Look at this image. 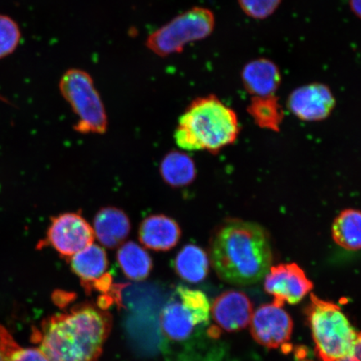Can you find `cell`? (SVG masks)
<instances>
[{
  "label": "cell",
  "instance_id": "1",
  "mask_svg": "<svg viewBox=\"0 0 361 361\" xmlns=\"http://www.w3.org/2000/svg\"><path fill=\"white\" fill-rule=\"evenodd\" d=\"M210 264L220 279L233 286H252L264 279L272 266L270 238L259 224L226 220L210 239Z\"/></svg>",
  "mask_w": 361,
  "mask_h": 361
},
{
  "label": "cell",
  "instance_id": "2",
  "mask_svg": "<svg viewBox=\"0 0 361 361\" xmlns=\"http://www.w3.org/2000/svg\"><path fill=\"white\" fill-rule=\"evenodd\" d=\"M112 327L111 315L92 304L44 320L39 349L49 361H98Z\"/></svg>",
  "mask_w": 361,
  "mask_h": 361
},
{
  "label": "cell",
  "instance_id": "3",
  "mask_svg": "<svg viewBox=\"0 0 361 361\" xmlns=\"http://www.w3.org/2000/svg\"><path fill=\"white\" fill-rule=\"evenodd\" d=\"M240 126L238 116L214 94L193 100L180 116L175 130L177 145L185 151L218 154L235 142Z\"/></svg>",
  "mask_w": 361,
  "mask_h": 361
},
{
  "label": "cell",
  "instance_id": "4",
  "mask_svg": "<svg viewBox=\"0 0 361 361\" xmlns=\"http://www.w3.org/2000/svg\"><path fill=\"white\" fill-rule=\"evenodd\" d=\"M306 314L320 360L335 361L351 353L358 333L340 307L311 295Z\"/></svg>",
  "mask_w": 361,
  "mask_h": 361
},
{
  "label": "cell",
  "instance_id": "5",
  "mask_svg": "<svg viewBox=\"0 0 361 361\" xmlns=\"http://www.w3.org/2000/svg\"><path fill=\"white\" fill-rule=\"evenodd\" d=\"M61 93L78 117L74 126L81 134H105L108 119L105 106L87 71L70 69L60 80Z\"/></svg>",
  "mask_w": 361,
  "mask_h": 361
},
{
  "label": "cell",
  "instance_id": "6",
  "mask_svg": "<svg viewBox=\"0 0 361 361\" xmlns=\"http://www.w3.org/2000/svg\"><path fill=\"white\" fill-rule=\"evenodd\" d=\"M214 27L213 11L193 7L149 35L147 47L160 57L182 53L187 44L209 37Z\"/></svg>",
  "mask_w": 361,
  "mask_h": 361
},
{
  "label": "cell",
  "instance_id": "7",
  "mask_svg": "<svg viewBox=\"0 0 361 361\" xmlns=\"http://www.w3.org/2000/svg\"><path fill=\"white\" fill-rule=\"evenodd\" d=\"M210 313L209 307L175 292L161 312L162 335L169 341H187L196 327L209 322Z\"/></svg>",
  "mask_w": 361,
  "mask_h": 361
},
{
  "label": "cell",
  "instance_id": "8",
  "mask_svg": "<svg viewBox=\"0 0 361 361\" xmlns=\"http://www.w3.org/2000/svg\"><path fill=\"white\" fill-rule=\"evenodd\" d=\"M94 240L93 228L82 215L65 213L51 219L45 241L59 255L70 259L84 248L92 245Z\"/></svg>",
  "mask_w": 361,
  "mask_h": 361
},
{
  "label": "cell",
  "instance_id": "9",
  "mask_svg": "<svg viewBox=\"0 0 361 361\" xmlns=\"http://www.w3.org/2000/svg\"><path fill=\"white\" fill-rule=\"evenodd\" d=\"M313 288L312 281L295 263L271 266L264 277V290L274 297L273 304L279 307L299 303Z\"/></svg>",
  "mask_w": 361,
  "mask_h": 361
},
{
  "label": "cell",
  "instance_id": "10",
  "mask_svg": "<svg viewBox=\"0 0 361 361\" xmlns=\"http://www.w3.org/2000/svg\"><path fill=\"white\" fill-rule=\"evenodd\" d=\"M250 326L255 341L269 349H277L290 341L293 327L290 315L274 304L259 306Z\"/></svg>",
  "mask_w": 361,
  "mask_h": 361
},
{
  "label": "cell",
  "instance_id": "11",
  "mask_svg": "<svg viewBox=\"0 0 361 361\" xmlns=\"http://www.w3.org/2000/svg\"><path fill=\"white\" fill-rule=\"evenodd\" d=\"M288 109L305 121L326 119L336 106V99L327 85L312 83L293 90L288 98Z\"/></svg>",
  "mask_w": 361,
  "mask_h": 361
},
{
  "label": "cell",
  "instance_id": "12",
  "mask_svg": "<svg viewBox=\"0 0 361 361\" xmlns=\"http://www.w3.org/2000/svg\"><path fill=\"white\" fill-rule=\"evenodd\" d=\"M211 314L220 328L228 332H237L250 326L254 305L245 293L231 290L216 298Z\"/></svg>",
  "mask_w": 361,
  "mask_h": 361
},
{
  "label": "cell",
  "instance_id": "13",
  "mask_svg": "<svg viewBox=\"0 0 361 361\" xmlns=\"http://www.w3.org/2000/svg\"><path fill=\"white\" fill-rule=\"evenodd\" d=\"M182 229L173 219L164 214H152L142 220L138 229L139 241L149 250L166 252L178 245Z\"/></svg>",
  "mask_w": 361,
  "mask_h": 361
},
{
  "label": "cell",
  "instance_id": "14",
  "mask_svg": "<svg viewBox=\"0 0 361 361\" xmlns=\"http://www.w3.org/2000/svg\"><path fill=\"white\" fill-rule=\"evenodd\" d=\"M130 221L123 210L115 207H102L94 219V238L103 247L115 248L120 247L129 236Z\"/></svg>",
  "mask_w": 361,
  "mask_h": 361
},
{
  "label": "cell",
  "instance_id": "15",
  "mask_svg": "<svg viewBox=\"0 0 361 361\" xmlns=\"http://www.w3.org/2000/svg\"><path fill=\"white\" fill-rule=\"evenodd\" d=\"M243 87L252 97H269L276 93L281 84L279 67L268 59L248 62L242 71Z\"/></svg>",
  "mask_w": 361,
  "mask_h": 361
},
{
  "label": "cell",
  "instance_id": "16",
  "mask_svg": "<svg viewBox=\"0 0 361 361\" xmlns=\"http://www.w3.org/2000/svg\"><path fill=\"white\" fill-rule=\"evenodd\" d=\"M69 261L72 271L89 295L92 283L106 274L109 264L106 250L94 243L72 256Z\"/></svg>",
  "mask_w": 361,
  "mask_h": 361
},
{
  "label": "cell",
  "instance_id": "17",
  "mask_svg": "<svg viewBox=\"0 0 361 361\" xmlns=\"http://www.w3.org/2000/svg\"><path fill=\"white\" fill-rule=\"evenodd\" d=\"M209 267V255L203 248L192 243L183 246L173 260L176 274L183 281L191 283L204 281Z\"/></svg>",
  "mask_w": 361,
  "mask_h": 361
},
{
  "label": "cell",
  "instance_id": "18",
  "mask_svg": "<svg viewBox=\"0 0 361 361\" xmlns=\"http://www.w3.org/2000/svg\"><path fill=\"white\" fill-rule=\"evenodd\" d=\"M162 180L173 188L188 186L197 177V168L192 158L180 151H171L162 158L160 164Z\"/></svg>",
  "mask_w": 361,
  "mask_h": 361
},
{
  "label": "cell",
  "instance_id": "19",
  "mask_svg": "<svg viewBox=\"0 0 361 361\" xmlns=\"http://www.w3.org/2000/svg\"><path fill=\"white\" fill-rule=\"evenodd\" d=\"M116 259L125 276L130 281H144L153 269L150 255L145 248L133 241L126 242L119 247Z\"/></svg>",
  "mask_w": 361,
  "mask_h": 361
},
{
  "label": "cell",
  "instance_id": "20",
  "mask_svg": "<svg viewBox=\"0 0 361 361\" xmlns=\"http://www.w3.org/2000/svg\"><path fill=\"white\" fill-rule=\"evenodd\" d=\"M331 234L333 240L344 250H361V211H342L334 220Z\"/></svg>",
  "mask_w": 361,
  "mask_h": 361
},
{
  "label": "cell",
  "instance_id": "21",
  "mask_svg": "<svg viewBox=\"0 0 361 361\" xmlns=\"http://www.w3.org/2000/svg\"><path fill=\"white\" fill-rule=\"evenodd\" d=\"M247 112L261 128L279 132L284 118L283 108L275 94L269 97H252Z\"/></svg>",
  "mask_w": 361,
  "mask_h": 361
},
{
  "label": "cell",
  "instance_id": "22",
  "mask_svg": "<svg viewBox=\"0 0 361 361\" xmlns=\"http://www.w3.org/2000/svg\"><path fill=\"white\" fill-rule=\"evenodd\" d=\"M20 42L19 25L10 16L0 13V60L15 52Z\"/></svg>",
  "mask_w": 361,
  "mask_h": 361
},
{
  "label": "cell",
  "instance_id": "23",
  "mask_svg": "<svg viewBox=\"0 0 361 361\" xmlns=\"http://www.w3.org/2000/svg\"><path fill=\"white\" fill-rule=\"evenodd\" d=\"M282 0H238L239 6L247 16L264 20L276 11Z\"/></svg>",
  "mask_w": 361,
  "mask_h": 361
},
{
  "label": "cell",
  "instance_id": "24",
  "mask_svg": "<svg viewBox=\"0 0 361 361\" xmlns=\"http://www.w3.org/2000/svg\"><path fill=\"white\" fill-rule=\"evenodd\" d=\"M20 348L10 332L0 326V361H11L13 355Z\"/></svg>",
  "mask_w": 361,
  "mask_h": 361
},
{
  "label": "cell",
  "instance_id": "25",
  "mask_svg": "<svg viewBox=\"0 0 361 361\" xmlns=\"http://www.w3.org/2000/svg\"><path fill=\"white\" fill-rule=\"evenodd\" d=\"M11 361H49L39 348H20L13 355Z\"/></svg>",
  "mask_w": 361,
  "mask_h": 361
},
{
  "label": "cell",
  "instance_id": "26",
  "mask_svg": "<svg viewBox=\"0 0 361 361\" xmlns=\"http://www.w3.org/2000/svg\"><path fill=\"white\" fill-rule=\"evenodd\" d=\"M335 361H361V332L358 334L353 350H352L351 353L344 358L338 359Z\"/></svg>",
  "mask_w": 361,
  "mask_h": 361
},
{
  "label": "cell",
  "instance_id": "27",
  "mask_svg": "<svg viewBox=\"0 0 361 361\" xmlns=\"http://www.w3.org/2000/svg\"><path fill=\"white\" fill-rule=\"evenodd\" d=\"M350 6L355 15L361 19V0H350Z\"/></svg>",
  "mask_w": 361,
  "mask_h": 361
}]
</instances>
